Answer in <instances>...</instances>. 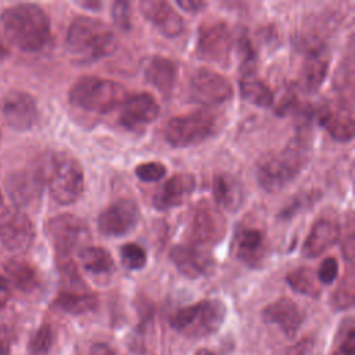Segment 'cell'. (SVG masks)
Returning <instances> with one entry per match:
<instances>
[{"label":"cell","instance_id":"cell-17","mask_svg":"<svg viewBox=\"0 0 355 355\" xmlns=\"http://www.w3.org/2000/svg\"><path fill=\"white\" fill-rule=\"evenodd\" d=\"M169 258L175 268L189 279H198L209 273L212 268L211 255L197 244H178L171 252Z\"/></svg>","mask_w":355,"mask_h":355},{"label":"cell","instance_id":"cell-35","mask_svg":"<svg viewBox=\"0 0 355 355\" xmlns=\"http://www.w3.org/2000/svg\"><path fill=\"white\" fill-rule=\"evenodd\" d=\"M121 261L125 268L132 270L143 269L147 263V254L143 247L136 243H126L119 250Z\"/></svg>","mask_w":355,"mask_h":355},{"label":"cell","instance_id":"cell-46","mask_svg":"<svg viewBox=\"0 0 355 355\" xmlns=\"http://www.w3.org/2000/svg\"><path fill=\"white\" fill-rule=\"evenodd\" d=\"M8 287H10L8 280H7L4 276L0 275V293H1V294H7L8 290H10Z\"/></svg>","mask_w":355,"mask_h":355},{"label":"cell","instance_id":"cell-15","mask_svg":"<svg viewBox=\"0 0 355 355\" xmlns=\"http://www.w3.org/2000/svg\"><path fill=\"white\" fill-rule=\"evenodd\" d=\"M159 115V105L154 96L141 92L128 98L121 105L119 123L128 130H141Z\"/></svg>","mask_w":355,"mask_h":355},{"label":"cell","instance_id":"cell-43","mask_svg":"<svg viewBox=\"0 0 355 355\" xmlns=\"http://www.w3.org/2000/svg\"><path fill=\"white\" fill-rule=\"evenodd\" d=\"M87 355H114V351L104 343H94L89 348Z\"/></svg>","mask_w":355,"mask_h":355},{"label":"cell","instance_id":"cell-21","mask_svg":"<svg viewBox=\"0 0 355 355\" xmlns=\"http://www.w3.org/2000/svg\"><path fill=\"white\" fill-rule=\"evenodd\" d=\"M320 125L329 132V135L341 143H347L354 137V115L352 108L345 103L329 104L320 110Z\"/></svg>","mask_w":355,"mask_h":355},{"label":"cell","instance_id":"cell-30","mask_svg":"<svg viewBox=\"0 0 355 355\" xmlns=\"http://www.w3.org/2000/svg\"><path fill=\"white\" fill-rule=\"evenodd\" d=\"M97 295L90 290L65 291L61 290L55 298V305L67 313L82 315L94 311L97 306Z\"/></svg>","mask_w":355,"mask_h":355},{"label":"cell","instance_id":"cell-7","mask_svg":"<svg viewBox=\"0 0 355 355\" xmlns=\"http://www.w3.org/2000/svg\"><path fill=\"white\" fill-rule=\"evenodd\" d=\"M83 189L85 173L80 162L65 153L54 155L49 173L51 198L61 205H71L82 196Z\"/></svg>","mask_w":355,"mask_h":355},{"label":"cell","instance_id":"cell-42","mask_svg":"<svg viewBox=\"0 0 355 355\" xmlns=\"http://www.w3.org/2000/svg\"><path fill=\"white\" fill-rule=\"evenodd\" d=\"M176 4L186 12H190V14H196L198 11H201L207 3L205 1H201V0H176Z\"/></svg>","mask_w":355,"mask_h":355},{"label":"cell","instance_id":"cell-12","mask_svg":"<svg viewBox=\"0 0 355 355\" xmlns=\"http://www.w3.org/2000/svg\"><path fill=\"white\" fill-rule=\"evenodd\" d=\"M140 219V209L132 198H118L97 216V229L103 236L121 237L130 233Z\"/></svg>","mask_w":355,"mask_h":355},{"label":"cell","instance_id":"cell-45","mask_svg":"<svg viewBox=\"0 0 355 355\" xmlns=\"http://www.w3.org/2000/svg\"><path fill=\"white\" fill-rule=\"evenodd\" d=\"M79 6H82L85 8H90V10H98L101 7V3L96 1V0H90V1H79Z\"/></svg>","mask_w":355,"mask_h":355},{"label":"cell","instance_id":"cell-44","mask_svg":"<svg viewBox=\"0 0 355 355\" xmlns=\"http://www.w3.org/2000/svg\"><path fill=\"white\" fill-rule=\"evenodd\" d=\"M0 355H10V344L6 337H0Z\"/></svg>","mask_w":355,"mask_h":355},{"label":"cell","instance_id":"cell-32","mask_svg":"<svg viewBox=\"0 0 355 355\" xmlns=\"http://www.w3.org/2000/svg\"><path fill=\"white\" fill-rule=\"evenodd\" d=\"M354 272L352 268L347 270L344 277L336 286L334 291L331 293L330 302L331 306L336 309H347L354 305Z\"/></svg>","mask_w":355,"mask_h":355},{"label":"cell","instance_id":"cell-14","mask_svg":"<svg viewBox=\"0 0 355 355\" xmlns=\"http://www.w3.org/2000/svg\"><path fill=\"white\" fill-rule=\"evenodd\" d=\"M1 114L10 128L14 130H28L37 121V104L36 100L26 92L11 90L0 103Z\"/></svg>","mask_w":355,"mask_h":355},{"label":"cell","instance_id":"cell-1","mask_svg":"<svg viewBox=\"0 0 355 355\" xmlns=\"http://www.w3.org/2000/svg\"><path fill=\"white\" fill-rule=\"evenodd\" d=\"M1 24L7 39L22 51L37 53L50 43V18L37 4L22 3L6 8Z\"/></svg>","mask_w":355,"mask_h":355},{"label":"cell","instance_id":"cell-36","mask_svg":"<svg viewBox=\"0 0 355 355\" xmlns=\"http://www.w3.org/2000/svg\"><path fill=\"white\" fill-rule=\"evenodd\" d=\"M319 197H320V191H318V190H311V191L301 193V194L295 196L291 200V202L282 209L279 218L280 219H290V218H293L298 212H302L308 207H312V204L316 202L319 200Z\"/></svg>","mask_w":355,"mask_h":355},{"label":"cell","instance_id":"cell-39","mask_svg":"<svg viewBox=\"0 0 355 355\" xmlns=\"http://www.w3.org/2000/svg\"><path fill=\"white\" fill-rule=\"evenodd\" d=\"M338 276V262L333 257H327L322 261L316 277L322 284H331Z\"/></svg>","mask_w":355,"mask_h":355},{"label":"cell","instance_id":"cell-3","mask_svg":"<svg viewBox=\"0 0 355 355\" xmlns=\"http://www.w3.org/2000/svg\"><path fill=\"white\" fill-rule=\"evenodd\" d=\"M308 140L297 137L291 144L265 158L257 172L258 183L266 191H279L291 183L308 162Z\"/></svg>","mask_w":355,"mask_h":355},{"label":"cell","instance_id":"cell-34","mask_svg":"<svg viewBox=\"0 0 355 355\" xmlns=\"http://www.w3.org/2000/svg\"><path fill=\"white\" fill-rule=\"evenodd\" d=\"M331 355H355V326L352 318L343 322Z\"/></svg>","mask_w":355,"mask_h":355},{"label":"cell","instance_id":"cell-31","mask_svg":"<svg viewBox=\"0 0 355 355\" xmlns=\"http://www.w3.org/2000/svg\"><path fill=\"white\" fill-rule=\"evenodd\" d=\"M286 280L295 293L306 297H319L320 294V286L316 273L308 266H300L293 269L286 276Z\"/></svg>","mask_w":355,"mask_h":355},{"label":"cell","instance_id":"cell-18","mask_svg":"<svg viewBox=\"0 0 355 355\" xmlns=\"http://www.w3.org/2000/svg\"><path fill=\"white\" fill-rule=\"evenodd\" d=\"M196 178L191 173H176L166 179L154 193L153 204L159 211L182 205L194 191Z\"/></svg>","mask_w":355,"mask_h":355},{"label":"cell","instance_id":"cell-4","mask_svg":"<svg viewBox=\"0 0 355 355\" xmlns=\"http://www.w3.org/2000/svg\"><path fill=\"white\" fill-rule=\"evenodd\" d=\"M128 98L126 89L111 79L83 76L69 90V101L75 107L92 112H108L121 107Z\"/></svg>","mask_w":355,"mask_h":355},{"label":"cell","instance_id":"cell-20","mask_svg":"<svg viewBox=\"0 0 355 355\" xmlns=\"http://www.w3.org/2000/svg\"><path fill=\"white\" fill-rule=\"evenodd\" d=\"M266 250L265 234L254 226H243L236 232L233 240V254L243 263L255 268L258 266Z\"/></svg>","mask_w":355,"mask_h":355},{"label":"cell","instance_id":"cell-37","mask_svg":"<svg viewBox=\"0 0 355 355\" xmlns=\"http://www.w3.org/2000/svg\"><path fill=\"white\" fill-rule=\"evenodd\" d=\"M239 54H240L241 71L244 72V75L255 73L257 54L247 35H241L239 39Z\"/></svg>","mask_w":355,"mask_h":355},{"label":"cell","instance_id":"cell-2","mask_svg":"<svg viewBox=\"0 0 355 355\" xmlns=\"http://www.w3.org/2000/svg\"><path fill=\"white\" fill-rule=\"evenodd\" d=\"M67 50L80 64H90L111 55L118 47V37L101 19L78 15L68 26Z\"/></svg>","mask_w":355,"mask_h":355},{"label":"cell","instance_id":"cell-13","mask_svg":"<svg viewBox=\"0 0 355 355\" xmlns=\"http://www.w3.org/2000/svg\"><path fill=\"white\" fill-rule=\"evenodd\" d=\"M0 240L15 254L28 251L35 240V226L28 214L19 208H8L0 216Z\"/></svg>","mask_w":355,"mask_h":355},{"label":"cell","instance_id":"cell-49","mask_svg":"<svg viewBox=\"0 0 355 355\" xmlns=\"http://www.w3.org/2000/svg\"><path fill=\"white\" fill-rule=\"evenodd\" d=\"M3 205V196H1V193H0V207Z\"/></svg>","mask_w":355,"mask_h":355},{"label":"cell","instance_id":"cell-22","mask_svg":"<svg viewBox=\"0 0 355 355\" xmlns=\"http://www.w3.org/2000/svg\"><path fill=\"white\" fill-rule=\"evenodd\" d=\"M341 236V226L336 219L320 218L309 230L304 241L302 252L308 258H316L333 247Z\"/></svg>","mask_w":355,"mask_h":355},{"label":"cell","instance_id":"cell-24","mask_svg":"<svg viewBox=\"0 0 355 355\" xmlns=\"http://www.w3.org/2000/svg\"><path fill=\"white\" fill-rule=\"evenodd\" d=\"M329 65H330L329 50L324 46L312 47L305 55V60L302 62V71H301L302 87L309 93L316 92L322 86L327 75Z\"/></svg>","mask_w":355,"mask_h":355},{"label":"cell","instance_id":"cell-48","mask_svg":"<svg viewBox=\"0 0 355 355\" xmlns=\"http://www.w3.org/2000/svg\"><path fill=\"white\" fill-rule=\"evenodd\" d=\"M196 355H215L212 351H209V349H207V348H200L197 352H196Z\"/></svg>","mask_w":355,"mask_h":355},{"label":"cell","instance_id":"cell-6","mask_svg":"<svg viewBox=\"0 0 355 355\" xmlns=\"http://www.w3.org/2000/svg\"><path fill=\"white\" fill-rule=\"evenodd\" d=\"M219 129V119L208 110H197L171 118L164 126V139L175 148H184L211 139Z\"/></svg>","mask_w":355,"mask_h":355},{"label":"cell","instance_id":"cell-8","mask_svg":"<svg viewBox=\"0 0 355 355\" xmlns=\"http://www.w3.org/2000/svg\"><path fill=\"white\" fill-rule=\"evenodd\" d=\"M46 233L58 257H71L73 251L89 245L90 240L87 225L73 214H60L49 219Z\"/></svg>","mask_w":355,"mask_h":355},{"label":"cell","instance_id":"cell-33","mask_svg":"<svg viewBox=\"0 0 355 355\" xmlns=\"http://www.w3.org/2000/svg\"><path fill=\"white\" fill-rule=\"evenodd\" d=\"M54 329L51 324H42L31 337L28 344V351L31 355H49L54 344Z\"/></svg>","mask_w":355,"mask_h":355},{"label":"cell","instance_id":"cell-16","mask_svg":"<svg viewBox=\"0 0 355 355\" xmlns=\"http://www.w3.org/2000/svg\"><path fill=\"white\" fill-rule=\"evenodd\" d=\"M141 15L165 37H176L184 29L180 14L166 1L143 0L139 4Z\"/></svg>","mask_w":355,"mask_h":355},{"label":"cell","instance_id":"cell-38","mask_svg":"<svg viewBox=\"0 0 355 355\" xmlns=\"http://www.w3.org/2000/svg\"><path fill=\"white\" fill-rule=\"evenodd\" d=\"M135 173L141 182L151 183L162 179L166 175V166L162 162H157V161L143 162L136 166Z\"/></svg>","mask_w":355,"mask_h":355},{"label":"cell","instance_id":"cell-29","mask_svg":"<svg viewBox=\"0 0 355 355\" xmlns=\"http://www.w3.org/2000/svg\"><path fill=\"white\" fill-rule=\"evenodd\" d=\"M6 270L11 280V284L25 294L33 293L40 286V277L37 270L26 261L11 259L10 262H7Z\"/></svg>","mask_w":355,"mask_h":355},{"label":"cell","instance_id":"cell-41","mask_svg":"<svg viewBox=\"0 0 355 355\" xmlns=\"http://www.w3.org/2000/svg\"><path fill=\"white\" fill-rule=\"evenodd\" d=\"M313 349V338L305 337L295 343L287 352V355H311Z\"/></svg>","mask_w":355,"mask_h":355},{"label":"cell","instance_id":"cell-23","mask_svg":"<svg viewBox=\"0 0 355 355\" xmlns=\"http://www.w3.org/2000/svg\"><path fill=\"white\" fill-rule=\"evenodd\" d=\"M143 75L147 83H150L166 97L171 96L175 87L178 78V65L171 58L162 55H153L144 61Z\"/></svg>","mask_w":355,"mask_h":355},{"label":"cell","instance_id":"cell-28","mask_svg":"<svg viewBox=\"0 0 355 355\" xmlns=\"http://www.w3.org/2000/svg\"><path fill=\"white\" fill-rule=\"evenodd\" d=\"M78 255L83 269L94 276H107L115 269L111 254L103 247L86 245L79 250Z\"/></svg>","mask_w":355,"mask_h":355},{"label":"cell","instance_id":"cell-5","mask_svg":"<svg viewBox=\"0 0 355 355\" xmlns=\"http://www.w3.org/2000/svg\"><path fill=\"white\" fill-rule=\"evenodd\" d=\"M226 316V306L219 300H202L178 309L171 316V326L190 338H202L219 330Z\"/></svg>","mask_w":355,"mask_h":355},{"label":"cell","instance_id":"cell-19","mask_svg":"<svg viewBox=\"0 0 355 355\" xmlns=\"http://www.w3.org/2000/svg\"><path fill=\"white\" fill-rule=\"evenodd\" d=\"M262 320L269 324H277L288 338H294L302 323V315L291 298L282 297L263 308Z\"/></svg>","mask_w":355,"mask_h":355},{"label":"cell","instance_id":"cell-25","mask_svg":"<svg viewBox=\"0 0 355 355\" xmlns=\"http://www.w3.org/2000/svg\"><path fill=\"white\" fill-rule=\"evenodd\" d=\"M212 193L219 208L229 212H237L244 202L243 183L227 172L216 173L212 183Z\"/></svg>","mask_w":355,"mask_h":355},{"label":"cell","instance_id":"cell-40","mask_svg":"<svg viewBox=\"0 0 355 355\" xmlns=\"http://www.w3.org/2000/svg\"><path fill=\"white\" fill-rule=\"evenodd\" d=\"M112 19L115 25L122 29V31H129L130 29V10H129V3L126 1H115L112 4L111 10Z\"/></svg>","mask_w":355,"mask_h":355},{"label":"cell","instance_id":"cell-26","mask_svg":"<svg viewBox=\"0 0 355 355\" xmlns=\"http://www.w3.org/2000/svg\"><path fill=\"white\" fill-rule=\"evenodd\" d=\"M42 178L40 171H19L10 175L7 179V190L14 202L26 205L36 198L42 187Z\"/></svg>","mask_w":355,"mask_h":355},{"label":"cell","instance_id":"cell-11","mask_svg":"<svg viewBox=\"0 0 355 355\" xmlns=\"http://www.w3.org/2000/svg\"><path fill=\"white\" fill-rule=\"evenodd\" d=\"M189 94L193 101L211 107L229 101L233 96V87L219 72L209 68H200L190 79Z\"/></svg>","mask_w":355,"mask_h":355},{"label":"cell","instance_id":"cell-47","mask_svg":"<svg viewBox=\"0 0 355 355\" xmlns=\"http://www.w3.org/2000/svg\"><path fill=\"white\" fill-rule=\"evenodd\" d=\"M10 50L7 47V44L0 39V60H4L7 55H8Z\"/></svg>","mask_w":355,"mask_h":355},{"label":"cell","instance_id":"cell-10","mask_svg":"<svg viewBox=\"0 0 355 355\" xmlns=\"http://www.w3.org/2000/svg\"><path fill=\"white\" fill-rule=\"evenodd\" d=\"M226 232V220L219 207L207 200L200 201L191 214L189 237L193 244L207 245L219 243Z\"/></svg>","mask_w":355,"mask_h":355},{"label":"cell","instance_id":"cell-9","mask_svg":"<svg viewBox=\"0 0 355 355\" xmlns=\"http://www.w3.org/2000/svg\"><path fill=\"white\" fill-rule=\"evenodd\" d=\"M233 49V33L225 21L207 22L198 28L197 57L212 64L229 65Z\"/></svg>","mask_w":355,"mask_h":355},{"label":"cell","instance_id":"cell-27","mask_svg":"<svg viewBox=\"0 0 355 355\" xmlns=\"http://www.w3.org/2000/svg\"><path fill=\"white\" fill-rule=\"evenodd\" d=\"M239 89L241 98L257 107L266 108L270 107L275 101L272 89L255 73L243 75L239 82Z\"/></svg>","mask_w":355,"mask_h":355}]
</instances>
